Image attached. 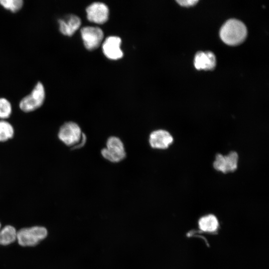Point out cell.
Listing matches in <instances>:
<instances>
[{"mask_svg": "<svg viewBox=\"0 0 269 269\" xmlns=\"http://www.w3.org/2000/svg\"><path fill=\"white\" fill-rule=\"evenodd\" d=\"M198 226L202 231L213 233L219 227V222L217 217L213 214L202 217L198 221Z\"/></svg>", "mask_w": 269, "mask_h": 269, "instance_id": "obj_13", "label": "cell"}, {"mask_svg": "<svg viewBox=\"0 0 269 269\" xmlns=\"http://www.w3.org/2000/svg\"><path fill=\"white\" fill-rule=\"evenodd\" d=\"M58 136L62 142L73 149L82 147L86 140V135L80 126L73 122L63 124L59 129Z\"/></svg>", "mask_w": 269, "mask_h": 269, "instance_id": "obj_2", "label": "cell"}, {"mask_svg": "<svg viewBox=\"0 0 269 269\" xmlns=\"http://www.w3.org/2000/svg\"><path fill=\"white\" fill-rule=\"evenodd\" d=\"M81 34L85 47L90 50L98 48L104 37L102 30L98 27H84Z\"/></svg>", "mask_w": 269, "mask_h": 269, "instance_id": "obj_6", "label": "cell"}, {"mask_svg": "<svg viewBox=\"0 0 269 269\" xmlns=\"http://www.w3.org/2000/svg\"><path fill=\"white\" fill-rule=\"evenodd\" d=\"M59 30L64 35L71 36L80 27L81 21L77 15L70 14L58 20Z\"/></svg>", "mask_w": 269, "mask_h": 269, "instance_id": "obj_11", "label": "cell"}, {"mask_svg": "<svg viewBox=\"0 0 269 269\" xmlns=\"http://www.w3.org/2000/svg\"><path fill=\"white\" fill-rule=\"evenodd\" d=\"M12 113L10 102L6 98L0 97V119L4 120L8 118Z\"/></svg>", "mask_w": 269, "mask_h": 269, "instance_id": "obj_17", "label": "cell"}, {"mask_svg": "<svg viewBox=\"0 0 269 269\" xmlns=\"http://www.w3.org/2000/svg\"><path fill=\"white\" fill-rule=\"evenodd\" d=\"M173 138L167 131L157 130L153 131L149 135V142L151 147L164 149L169 147L173 142Z\"/></svg>", "mask_w": 269, "mask_h": 269, "instance_id": "obj_10", "label": "cell"}, {"mask_svg": "<svg viewBox=\"0 0 269 269\" xmlns=\"http://www.w3.org/2000/svg\"><path fill=\"white\" fill-rule=\"evenodd\" d=\"M216 65L214 54L211 51L197 52L194 58V66L198 70H213Z\"/></svg>", "mask_w": 269, "mask_h": 269, "instance_id": "obj_12", "label": "cell"}, {"mask_svg": "<svg viewBox=\"0 0 269 269\" xmlns=\"http://www.w3.org/2000/svg\"><path fill=\"white\" fill-rule=\"evenodd\" d=\"M23 4L22 0H0V5L12 13L19 11Z\"/></svg>", "mask_w": 269, "mask_h": 269, "instance_id": "obj_16", "label": "cell"}, {"mask_svg": "<svg viewBox=\"0 0 269 269\" xmlns=\"http://www.w3.org/2000/svg\"><path fill=\"white\" fill-rule=\"evenodd\" d=\"M46 229L41 226H33L20 229L16 233V240L21 246H34L45 239Z\"/></svg>", "mask_w": 269, "mask_h": 269, "instance_id": "obj_4", "label": "cell"}, {"mask_svg": "<svg viewBox=\"0 0 269 269\" xmlns=\"http://www.w3.org/2000/svg\"><path fill=\"white\" fill-rule=\"evenodd\" d=\"M1 225L0 223V228ZM17 231L14 227L10 225L4 226L0 230V245H8L16 240Z\"/></svg>", "mask_w": 269, "mask_h": 269, "instance_id": "obj_14", "label": "cell"}, {"mask_svg": "<svg viewBox=\"0 0 269 269\" xmlns=\"http://www.w3.org/2000/svg\"><path fill=\"white\" fill-rule=\"evenodd\" d=\"M101 154L107 160L117 163L124 159L126 152L120 138L115 136L109 137L106 142V147L101 150Z\"/></svg>", "mask_w": 269, "mask_h": 269, "instance_id": "obj_5", "label": "cell"}, {"mask_svg": "<svg viewBox=\"0 0 269 269\" xmlns=\"http://www.w3.org/2000/svg\"><path fill=\"white\" fill-rule=\"evenodd\" d=\"M121 39L115 36L107 37L103 43V51L109 59L117 60L121 58L123 53L121 49Z\"/></svg>", "mask_w": 269, "mask_h": 269, "instance_id": "obj_9", "label": "cell"}, {"mask_svg": "<svg viewBox=\"0 0 269 269\" xmlns=\"http://www.w3.org/2000/svg\"><path fill=\"white\" fill-rule=\"evenodd\" d=\"M180 5L183 6H191L196 4L198 0H177L176 1Z\"/></svg>", "mask_w": 269, "mask_h": 269, "instance_id": "obj_18", "label": "cell"}, {"mask_svg": "<svg viewBox=\"0 0 269 269\" xmlns=\"http://www.w3.org/2000/svg\"><path fill=\"white\" fill-rule=\"evenodd\" d=\"M247 34L246 26L242 21L231 19L221 27L220 36L222 41L229 45H237L245 39Z\"/></svg>", "mask_w": 269, "mask_h": 269, "instance_id": "obj_1", "label": "cell"}, {"mask_svg": "<svg viewBox=\"0 0 269 269\" xmlns=\"http://www.w3.org/2000/svg\"><path fill=\"white\" fill-rule=\"evenodd\" d=\"M238 155L236 151H231L227 155L217 154L213 163L214 168L224 173L233 172L238 166Z\"/></svg>", "mask_w": 269, "mask_h": 269, "instance_id": "obj_7", "label": "cell"}, {"mask_svg": "<svg viewBox=\"0 0 269 269\" xmlns=\"http://www.w3.org/2000/svg\"><path fill=\"white\" fill-rule=\"evenodd\" d=\"M46 97L43 84L38 81L31 92L24 97L19 103V107L23 112H33L42 106Z\"/></svg>", "mask_w": 269, "mask_h": 269, "instance_id": "obj_3", "label": "cell"}, {"mask_svg": "<svg viewBox=\"0 0 269 269\" xmlns=\"http://www.w3.org/2000/svg\"><path fill=\"white\" fill-rule=\"evenodd\" d=\"M14 135L12 126L5 120H0V142L5 141L11 138Z\"/></svg>", "mask_w": 269, "mask_h": 269, "instance_id": "obj_15", "label": "cell"}, {"mask_svg": "<svg viewBox=\"0 0 269 269\" xmlns=\"http://www.w3.org/2000/svg\"><path fill=\"white\" fill-rule=\"evenodd\" d=\"M88 19L98 24L106 22L109 17V11L108 6L99 2H94L86 8Z\"/></svg>", "mask_w": 269, "mask_h": 269, "instance_id": "obj_8", "label": "cell"}]
</instances>
